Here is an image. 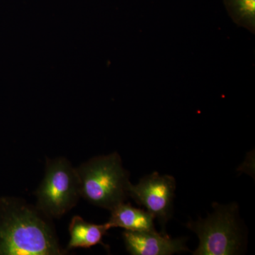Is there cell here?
<instances>
[{"mask_svg":"<svg viewBox=\"0 0 255 255\" xmlns=\"http://www.w3.org/2000/svg\"><path fill=\"white\" fill-rule=\"evenodd\" d=\"M228 14L238 26L255 31V0H224Z\"/></svg>","mask_w":255,"mask_h":255,"instance_id":"9","label":"cell"},{"mask_svg":"<svg viewBox=\"0 0 255 255\" xmlns=\"http://www.w3.org/2000/svg\"><path fill=\"white\" fill-rule=\"evenodd\" d=\"M127 250L133 255H171L189 251L184 238L169 237L164 233L132 232L123 233Z\"/></svg>","mask_w":255,"mask_h":255,"instance_id":"6","label":"cell"},{"mask_svg":"<svg viewBox=\"0 0 255 255\" xmlns=\"http://www.w3.org/2000/svg\"><path fill=\"white\" fill-rule=\"evenodd\" d=\"M175 189L172 176L155 172L140 179L136 185L130 183L128 192L129 196L145 207L164 228L172 216Z\"/></svg>","mask_w":255,"mask_h":255,"instance_id":"5","label":"cell"},{"mask_svg":"<svg viewBox=\"0 0 255 255\" xmlns=\"http://www.w3.org/2000/svg\"><path fill=\"white\" fill-rule=\"evenodd\" d=\"M237 206L217 205L209 217L187 226L197 235L199 245L195 255L239 254L242 246L241 230L236 220Z\"/></svg>","mask_w":255,"mask_h":255,"instance_id":"4","label":"cell"},{"mask_svg":"<svg viewBox=\"0 0 255 255\" xmlns=\"http://www.w3.org/2000/svg\"><path fill=\"white\" fill-rule=\"evenodd\" d=\"M110 229L107 223L97 225L87 222L80 216H74L69 226L70 239L68 249L90 248L102 244V238Z\"/></svg>","mask_w":255,"mask_h":255,"instance_id":"8","label":"cell"},{"mask_svg":"<svg viewBox=\"0 0 255 255\" xmlns=\"http://www.w3.org/2000/svg\"><path fill=\"white\" fill-rule=\"evenodd\" d=\"M50 218L25 201L0 197V255H59Z\"/></svg>","mask_w":255,"mask_h":255,"instance_id":"1","label":"cell"},{"mask_svg":"<svg viewBox=\"0 0 255 255\" xmlns=\"http://www.w3.org/2000/svg\"><path fill=\"white\" fill-rule=\"evenodd\" d=\"M107 224L110 228H122L132 232L155 231L154 216L146 210L133 207L130 204L121 203L111 210Z\"/></svg>","mask_w":255,"mask_h":255,"instance_id":"7","label":"cell"},{"mask_svg":"<svg viewBox=\"0 0 255 255\" xmlns=\"http://www.w3.org/2000/svg\"><path fill=\"white\" fill-rule=\"evenodd\" d=\"M76 172L80 196L93 205L111 211L129 197V173L117 152L93 157Z\"/></svg>","mask_w":255,"mask_h":255,"instance_id":"2","label":"cell"},{"mask_svg":"<svg viewBox=\"0 0 255 255\" xmlns=\"http://www.w3.org/2000/svg\"><path fill=\"white\" fill-rule=\"evenodd\" d=\"M80 196L76 168L63 157L48 160L36 191V207L50 219L60 218L76 205Z\"/></svg>","mask_w":255,"mask_h":255,"instance_id":"3","label":"cell"}]
</instances>
